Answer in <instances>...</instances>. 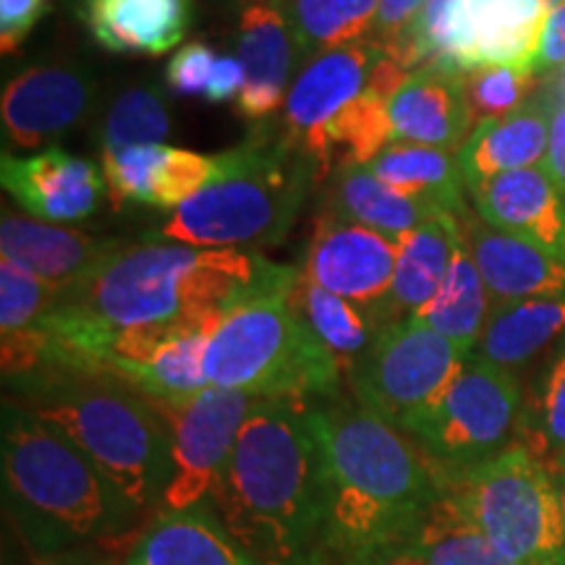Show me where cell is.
I'll list each match as a JSON object with an SVG mask.
<instances>
[{"label": "cell", "mask_w": 565, "mask_h": 565, "mask_svg": "<svg viewBox=\"0 0 565 565\" xmlns=\"http://www.w3.org/2000/svg\"><path fill=\"white\" fill-rule=\"evenodd\" d=\"M299 40L303 63L315 55L370 40L380 0H278Z\"/></svg>", "instance_id": "32"}, {"label": "cell", "mask_w": 565, "mask_h": 565, "mask_svg": "<svg viewBox=\"0 0 565 565\" xmlns=\"http://www.w3.org/2000/svg\"><path fill=\"white\" fill-rule=\"evenodd\" d=\"M217 173V154H200L168 145L129 147L103 154L108 200L116 210H179Z\"/></svg>", "instance_id": "16"}, {"label": "cell", "mask_w": 565, "mask_h": 565, "mask_svg": "<svg viewBox=\"0 0 565 565\" xmlns=\"http://www.w3.org/2000/svg\"><path fill=\"white\" fill-rule=\"evenodd\" d=\"M414 547L424 565H519L500 553L443 492H437Z\"/></svg>", "instance_id": "33"}, {"label": "cell", "mask_w": 565, "mask_h": 565, "mask_svg": "<svg viewBox=\"0 0 565 565\" xmlns=\"http://www.w3.org/2000/svg\"><path fill=\"white\" fill-rule=\"evenodd\" d=\"M0 471L11 519L40 555L129 534L141 515L58 429L3 401Z\"/></svg>", "instance_id": "5"}, {"label": "cell", "mask_w": 565, "mask_h": 565, "mask_svg": "<svg viewBox=\"0 0 565 565\" xmlns=\"http://www.w3.org/2000/svg\"><path fill=\"white\" fill-rule=\"evenodd\" d=\"M124 565H259L225 532L210 503L158 511L134 536Z\"/></svg>", "instance_id": "21"}, {"label": "cell", "mask_w": 565, "mask_h": 565, "mask_svg": "<svg viewBox=\"0 0 565 565\" xmlns=\"http://www.w3.org/2000/svg\"><path fill=\"white\" fill-rule=\"evenodd\" d=\"M265 259L246 249H196L173 242L124 244L100 270L58 294L53 315L92 341L141 324L225 309L257 280Z\"/></svg>", "instance_id": "3"}, {"label": "cell", "mask_w": 565, "mask_h": 565, "mask_svg": "<svg viewBox=\"0 0 565 565\" xmlns=\"http://www.w3.org/2000/svg\"><path fill=\"white\" fill-rule=\"evenodd\" d=\"M463 97L475 129L479 124L503 118L524 108L540 92L542 76L524 66H487L461 74Z\"/></svg>", "instance_id": "36"}, {"label": "cell", "mask_w": 565, "mask_h": 565, "mask_svg": "<svg viewBox=\"0 0 565 565\" xmlns=\"http://www.w3.org/2000/svg\"><path fill=\"white\" fill-rule=\"evenodd\" d=\"M317 183L312 160L286 134L265 126L217 154V173L154 233V242L196 249L278 246Z\"/></svg>", "instance_id": "7"}, {"label": "cell", "mask_w": 565, "mask_h": 565, "mask_svg": "<svg viewBox=\"0 0 565 565\" xmlns=\"http://www.w3.org/2000/svg\"><path fill=\"white\" fill-rule=\"evenodd\" d=\"M312 419L322 450L320 553L353 565L412 545L440 492L433 463L356 398L315 404Z\"/></svg>", "instance_id": "1"}, {"label": "cell", "mask_w": 565, "mask_h": 565, "mask_svg": "<svg viewBox=\"0 0 565 565\" xmlns=\"http://www.w3.org/2000/svg\"><path fill=\"white\" fill-rule=\"evenodd\" d=\"M542 103L547 105L550 110L557 108V105H565V66L550 71V74L542 76L540 92H536Z\"/></svg>", "instance_id": "44"}, {"label": "cell", "mask_w": 565, "mask_h": 565, "mask_svg": "<svg viewBox=\"0 0 565 565\" xmlns=\"http://www.w3.org/2000/svg\"><path fill=\"white\" fill-rule=\"evenodd\" d=\"M542 3H545L547 13H553L555 9H561V6H565V0H542Z\"/></svg>", "instance_id": "48"}, {"label": "cell", "mask_w": 565, "mask_h": 565, "mask_svg": "<svg viewBox=\"0 0 565 565\" xmlns=\"http://www.w3.org/2000/svg\"><path fill=\"white\" fill-rule=\"evenodd\" d=\"M377 55V42L362 40L303 63L282 105V134L299 145L309 134L341 116L356 97L364 95Z\"/></svg>", "instance_id": "20"}, {"label": "cell", "mask_w": 565, "mask_h": 565, "mask_svg": "<svg viewBox=\"0 0 565 565\" xmlns=\"http://www.w3.org/2000/svg\"><path fill=\"white\" fill-rule=\"evenodd\" d=\"M565 66V6L547 13L545 30H542L540 47H536L534 68L536 74L545 76L550 71Z\"/></svg>", "instance_id": "41"}, {"label": "cell", "mask_w": 565, "mask_h": 565, "mask_svg": "<svg viewBox=\"0 0 565 565\" xmlns=\"http://www.w3.org/2000/svg\"><path fill=\"white\" fill-rule=\"evenodd\" d=\"M550 471H553V482H555L557 498H561V508L565 515V469H550Z\"/></svg>", "instance_id": "46"}, {"label": "cell", "mask_w": 565, "mask_h": 565, "mask_svg": "<svg viewBox=\"0 0 565 565\" xmlns=\"http://www.w3.org/2000/svg\"><path fill=\"white\" fill-rule=\"evenodd\" d=\"M519 440L550 469L565 466V338L547 356L526 398Z\"/></svg>", "instance_id": "34"}, {"label": "cell", "mask_w": 565, "mask_h": 565, "mask_svg": "<svg viewBox=\"0 0 565 565\" xmlns=\"http://www.w3.org/2000/svg\"><path fill=\"white\" fill-rule=\"evenodd\" d=\"M458 244H461V223L454 212L429 217L427 223L401 238L393 288L374 315L383 328L419 315L440 294Z\"/></svg>", "instance_id": "25"}, {"label": "cell", "mask_w": 565, "mask_h": 565, "mask_svg": "<svg viewBox=\"0 0 565 565\" xmlns=\"http://www.w3.org/2000/svg\"><path fill=\"white\" fill-rule=\"evenodd\" d=\"M288 301H291L294 312L301 315V320L328 345V351L338 359L345 377L383 330V324L370 309L359 307V303L343 299V296L324 291L301 270L296 275Z\"/></svg>", "instance_id": "28"}, {"label": "cell", "mask_w": 565, "mask_h": 565, "mask_svg": "<svg viewBox=\"0 0 565 565\" xmlns=\"http://www.w3.org/2000/svg\"><path fill=\"white\" fill-rule=\"evenodd\" d=\"M542 166L565 192V105L550 110V139Z\"/></svg>", "instance_id": "43"}, {"label": "cell", "mask_w": 565, "mask_h": 565, "mask_svg": "<svg viewBox=\"0 0 565 565\" xmlns=\"http://www.w3.org/2000/svg\"><path fill=\"white\" fill-rule=\"evenodd\" d=\"M246 84V74L242 61L236 55H225L221 53V58L215 63V74H212L210 89H207V100L212 105L221 103H236L242 97Z\"/></svg>", "instance_id": "42"}, {"label": "cell", "mask_w": 565, "mask_h": 565, "mask_svg": "<svg viewBox=\"0 0 565 565\" xmlns=\"http://www.w3.org/2000/svg\"><path fill=\"white\" fill-rule=\"evenodd\" d=\"M97 79L79 63H38L21 68L3 87L0 118L6 145L34 150L66 137L89 116Z\"/></svg>", "instance_id": "13"}, {"label": "cell", "mask_w": 565, "mask_h": 565, "mask_svg": "<svg viewBox=\"0 0 565 565\" xmlns=\"http://www.w3.org/2000/svg\"><path fill=\"white\" fill-rule=\"evenodd\" d=\"M471 353L414 317L380 330L351 366L353 398L401 433L427 414L463 370Z\"/></svg>", "instance_id": "10"}, {"label": "cell", "mask_w": 565, "mask_h": 565, "mask_svg": "<svg viewBox=\"0 0 565 565\" xmlns=\"http://www.w3.org/2000/svg\"><path fill=\"white\" fill-rule=\"evenodd\" d=\"M461 238L494 303L565 299V263L487 225L471 210L458 215Z\"/></svg>", "instance_id": "19"}, {"label": "cell", "mask_w": 565, "mask_h": 565, "mask_svg": "<svg viewBox=\"0 0 565 565\" xmlns=\"http://www.w3.org/2000/svg\"><path fill=\"white\" fill-rule=\"evenodd\" d=\"M303 565H330V561L320 553V550H317V553H315L312 557H309V561L303 563Z\"/></svg>", "instance_id": "47"}, {"label": "cell", "mask_w": 565, "mask_h": 565, "mask_svg": "<svg viewBox=\"0 0 565 565\" xmlns=\"http://www.w3.org/2000/svg\"><path fill=\"white\" fill-rule=\"evenodd\" d=\"M223 312L225 309L204 312L181 335L162 345L158 356L129 380L134 391L147 395L154 404H181L207 391L204 353H207L212 333L223 320Z\"/></svg>", "instance_id": "30"}, {"label": "cell", "mask_w": 565, "mask_h": 565, "mask_svg": "<svg viewBox=\"0 0 565 565\" xmlns=\"http://www.w3.org/2000/svg\"><path fill=\"white\" fill-rule=\"evenodd\" d=\"M58 294L9 259H0V338L40 328L58 301Z\"/></svg>", "instance_id": "37"}, {"label": "cell", "mask_w": 565, "mask_h": 565, "mask_svg": "<svg viewBox=\"0 0 565 565\" xmlns=\"http://www.w3.org/2000/svg\"><path fill=\"white\" fill-rule=\"evenodd\" d=\"M0 181L30 217L53 225L87 221L108 192L105 175L89 160L55 145L30 158L3 152Z\"/></svg>", "instance_id": "15"}, {"label": "cell", "mask_w": 565, "mask_h": 565, "mask_svg": "<svg viewBox=\"0 0 565 565\" xmlns=\"http://www.w3.org/2000/svg\"><path fill=\"white\" fill-rule=\"evenodd\" d=\"M401 238L320 207L299 270L324 291L377 315L393 288Z\"/></svg>", "instance_id": "12"}, {"label": "cell", "mask_w": 565, "mask_h": 565, "mask_svg": "<svg viewBox=\"0 0 565 565\" xmlns=\"http://www.w3.org/2000/svg\"><path fill=\"white\" fill-rule=\"evenodd\" d=\"M333 565V563H330ZM353 565H424L422 555L416 553L414 542L406 547H398V550H391V553H383V555H374L370 561H362V563H353Z\"/></svg>", "instance_id": "45"}, {"label": "cell", "mask_w": 565, "mask_h": 565, "mask_svg": "<svg viewBox=\"0 0 565 565\" xmlns=\"http://www.w3.org/2000/svg\"><path fill=\"white\" fill-rule=\"evenodd\" d=\"M490 309V294H487L482 275H479L475 259H471L461 238L440 294L419 315H414V320H419L427 328H433L435 333L475 353L479 341H482Z\"/></svg>", "instance_id": "31"}, {"label": "cell", "mask_w": 565, "mask_h": 565, "mask_svg": "<svg viewBox=\"0 0 565 565\" xmlns=\"http://www.w3.org/2000/svg\"><path fill=\"white\" fill-rule=\"evenodd\" d=\"M312 406L259 398L212 487V511L259 565H303L320 550L322 450Z\"/></svg>", "instance_id": "2"}, {"label": "cell", "mask_w": 565, "mask_h": 565, "mask_svg": "<svg viewBox=\"0 0 565 565\" xmlns=\"http://www.w3.org/2000/svg\"><path fill=\"white\" fill-rule=\"evenodd\" d=\"M445 498L519 565H565V515L553 471L515 440L490 461L435 475Z\"/></svg>", "instance_id": "8"}, {"label": "cell", "mask_w": 565, "mask_h": 565, "mask_svg": "<svg viewBox=\"0 0 565 565\" xmlns=\"http://www.w3.org/2000/svg\"><path fill=\"white\" fill-rule=\"evenodd\" d=\"M471 202L487 225L565 263V192L545 166L498 175Z\"/></svg>", "instance_id": "18"}, {"label": "cell", "mask_w": 565, "mask_h": 565, "mask_svg": "<svg viewBox=\"0 0 565 565\" xmlns=\"http://www.w3.org/2000/svg\"><path fill=\"white\" fill-rule=\"evenodd\" d=\"M171 137V110L154 84H134L118 92L97 126L100 152H121L129 147L162 145Z\"/></svg>", "instance_id": "35"}, {"label": "cell", "mask_w": 565, "mask_h": 565, "mask_svg": "<svg viewBox=\"0 0 565 565\" xmlns=\"http://www.w3.org/2000/svg\"><path fill=\"white\" fill-rule=\"evenodd\" d=\"M555 469H565V466H555Z\"/></svg>", "instance_id": "49"}, {"label": "cell", "mask_w": 565, "mask_h": 565, "mask_svg": "<svg viewBox=\"0 0 565 565\" xmlns=\"http://www.w3.org/2000/svg\"><path fill=\"white\" fill-rule=\"evenodd\" d=\"M550 139V108L540 97L503 118L479 124L458 150L466 194H475L498 175L542 166Z\"/></svg>", "instance_id": "23"}, {"label": "cell", "mask_w": 565, "mask_h": 565, "mask_svg": "<svg viewBox=\"0 0 565 565\" xmlns=\"http://www.w3.org/2000/svg\"><path fill=\"white\" fill-rule=\"evenodd\" d=\"M192 9V0H87L82 17L105 51L160 58L186 38Z\"/></svg>", "instance_id": "24"}, {"label": "cell", "mask_w": 565, "mask_h": 565, "mask_svg": "<svg viewBox=\"0 0 565 565\" xmlns=\"http://www.w3.org/2000/svg\"><path fill=\"white\" fill-rule=\"evenodd\" d=\"M427 0H380L377 21H374L372 42L380 47L391 45V42L416 34V21H419Z\"/></svg>", "instance_id": "40"}, {"label": "cell", "mask_w": 565, "mask_h": 565, "mask_svg": "<svg viewBox=\"0 0 565 565\" xmlns=\"http://www.w3.org/2000/svg\"><path fill=\"white\" fill-rule=\"evenodd\" d=\"M47 0H0V47L9 55L45 17Z\"/></svg>", "instance_id": "39"}, {"label": "cell", "mask_w": 565, "mask_h": 565, "mask_svg": "<svg viewBox=\"0 0 565 565\" xmlns=\"http://www.w3.org/2000/svg\"><path fill=\"white\" fill-rule=\"evenodd\" d=\"M118 238H97L89 233L47 225L34 217L3 212L0 252L21 270L47 282L55 291L79 286L121 249Z\"/></svg>", "instance_id": "17"}, {"label": "cell", "mask_w": 565, "mask_h": 565, "mask_svg": "<svg viewBox=\"0 0 565 565\" xmlns=\"http://www.w3.org/2000/svg\"><path fill=\"white\" fill-rule=\"evenodd\" d=\"M51 565H63V563H51Z\"/></svg>", "instance_id": "50"}, {"label": "cell", "mask_w": 565, "mask_h": 565, "mask_svg": "<svg viewBox=\"0 0 565 565\" xmlns=\"http://www.w3.org/2000/svg\"><path fill=\"white\" fill-rule=\"evenodd\" d=\"M236 51L246 74L236 110L244 121L265 126L286 105L296 68L303 66L299 40L278 0L238 3Z\"/></svg>", "instance_id": "14"}, {"label": "cell", "mask_w": 565, "mask_h": 565, "mask_svg": "<svg viewBox=\"0 0 565 565\" xmlns=\"http://www.w3.org/2000/svg\"><path fill=\"white\" fill-rule=\"evenodd\" d=\"M320 207L393 238H404L429 217L445 212L435 204L395 192L372 173L370 166H345L330 173Z\"/></svg>", "instance_id": "26"}, {"label": "cell", "mask_w": 565, "mask_h": 565, "mask_svg": "<svg viewBox=\"0 0 565 565\" xmlns=\"http://www.w3.org/2000/svg\"><path fill=\"white\" fill-rule=\"evenodd\" d=\"M13 401L68 437L141 521L162 508L173 479V443L154 401L103 372L42 366L11 383Z\"/></svg>", "instance_id": "4"}, {"label": "cell", "mask_w": 565, "mask_h": 565, "mask_svg": "<svg viewBox=\"0 0 565 565\" xmlns=\"http://www.w3.org/2000/svg\"><path fill=\"white\" fill-rule=\"evenodd\" d=\"M296 275L299 267L265 263L225 307L204 353L210 387L307 404L341 398V364L288 301Z\"/></svg>", "instance_id": "6"}, {"label": "cell", "mask_w": 565, "mask_h": 565, "mask_svg": "<svg viewBox=\"0 0 565 565\" xmlns=\"http://www.w3.org/2000/svg\"><path fill=\"white\" fill-rule=\"evenodd\" d=\"M561 338H565V299L492 303L475 353L515 372Z\"/></svg>", "instance_id": "27"}, {"label": "cell", "mask_w": 565, "mask_h": 565, "mask_svg": "<svg viewBox=\"0 0 565 565\" xmlns=\"http://www.w3.org/2000/svg\"><path fill=\"white\" fill-rule=\"evenodd\" d=\"M221 53L212 51L204 42H189L175 51L168 61L166 82L175 97H189V100H207V89L215 74V63Z\"/></svg>", "instance_id": "38"}, {"label": "cell", "mask_w": 565, "mask_h": 565, "mask_svg": "<svg viewBox=\"0 0 565 565\" xmlns=\"http://www.w3.org/2000/svg\"><path fill=\"white\" fill-rule=\"evenodd\" d=\"M393 141L401 145L461 150L475 131L469 105L463 97L461 74L424 68L412 74L387 105Z\"/></svg>", "instance_id": "22"}, {"label": "cell", "mask_w": 565, "mask_h": 565, "mask_svg": "<svg viewBox=\"0 0 565 565\" xmlns=\"http://www.w3.org/2000/svg\"><path fill=\"white\" fill-rule=\"evenodd\" d=\"M84 3H87V0H84Z\"/></svg>", "instance_id": "51"}, {"label": "cell", "mask_w": 565, "mask_h": 565, "mask_svg": "<svg viewBox=\"0 0 565 565\" xmlns=\"http://www.w3.org/2000/svg\"><path fill=\"white\" fill-rule=\"evenodd\" d=\"M257 401L249 393L207 387L181 404H154L173 443V479L160 511H189L210 503L212 487Z\"/></svg>", "instance_id": "11"}, {"label": "cell", "mask_w": 565, "mask_h": 565, "mask_svg": "<svg viewBox=\"0 0 565 565\" xmlns=\"http://www.w3.org/2000/svg\"><path fill=\"white\" fill-rule=\"evenodd\" d=\"M524 404L526 393L515 372L471 353L443 398L406 435L435 475H456L490 461L519 440Z\"/></svg>", "instance_id": "9"}, {"label": "cell", "mask_w": 565, "mask_h": 565, "mask_svg": "<svg viewBox=\"0 0 565 565\" xmlns=\"http://www.w3.org/2000/svg\"><path fill=\"white\" fill-rule=\"evenodd\" d=\"M372 173L395 192L429 202L445 212L461 215L466 207L463 179L458 168V154L437 147L401 145L393 141L370 162Z\"/></svg>", "instance_id": "29"}]
</instances>
